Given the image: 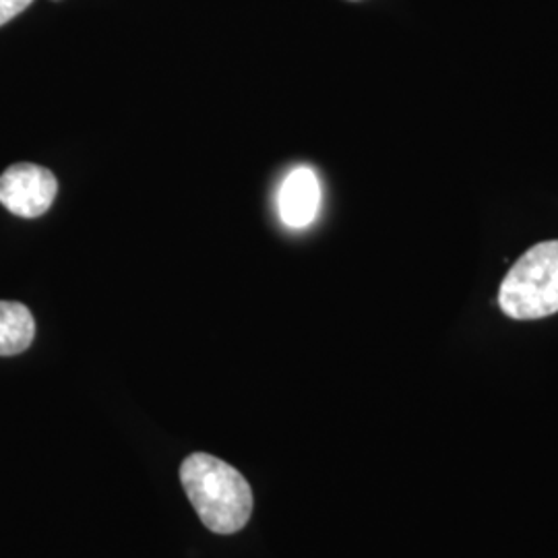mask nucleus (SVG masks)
<instances>
[{
    "mask_svg": "<svg viewBox=\"0 0 558 558\" xmlns=\"http://www.w3.org/2000/svg\"><path fill=\"white\" fill-rule=\"evenodd\" d=\"M184 493L197 509L201 521L216 534H234L253 513L248 482L226 461L195 453L180 465Z\"/></svg>",
    "mask_w": 558,
    "mask_h": 558,
    "instance_id": "obj_1",
    "label": "nucleus"
},
{
    "mask_svg": "<svg viewBox=\"0 0 558 558\" xmlns=\"http://www.w3.org/2000/svg\"><path fill=\"white\" fill-rule=\"evenodd\" d=\"M500 311L518 320L558 313V240L542 242L519 257L502 279Z\"/></svg>",
    "mask_w": 558,
    "mask_h": 558,
    "instance_id": "obj_2",
    "label": "nucleus"
},
{
    "mask_svg": "<svg viewBox=\"0 0 558 558\" xmlns=\"http://www.w3.org/2000/svg\"><path fill=\"white\" fill-rule=\"evenodd\" d=\"M57 177L38 163H15L0 177V203L20 218H40L57 199Z\"/></svg>",
    "mask_w": 558,
    "mask_h": 558,
    "instance_id": "obj_3",
    "label": "nucleus"
},
{
    "mask_svg": "<svg viewBox=\"0 0 558 558\" xmlns=\"http://www.w3.org/2000/svg\"><path fill=\"white\" fill-rule=\"evenodd\" d=\"M278 205L281 221L288 228L300 230L311 226L317 218L320 207V184L317 174L306 166L292 170L279 189Z\"/></svg>",
    "mask_w": 558,
    "mask_h": 558,
    "instance_id": "obj_4",
    "label": "nucleus"
},
{
    "mask_svg": "<svg viewBox=\"0 0 558 558\" xmlns=\"http://www.w3.org/2000/svg\"><path fill=\"white\" fill-rule=\"evenodd\" d=\"M36 336V323L27 306L0 300V356L25 352Z\"/></svg>",
    "mask_w": 558,
    "mask_h": 558,
    "instance_id": "obj_5",
    "label": "nucleus"
},
{
    "mask_svg": "<svg viewBox=\"0 0 558 558\" xmlns=\"http://www.w3.org/2000/svg\"><path fill=\"white\" fill-rule=\"evenodd\" d=\"M34 0H0V25L15 20Z\"/></svg>",
    "mask_w": 558,
    "mask_h": 558,
    "instance_id": "obj_6",
    "label": "nucleus"
}]
</instances>
